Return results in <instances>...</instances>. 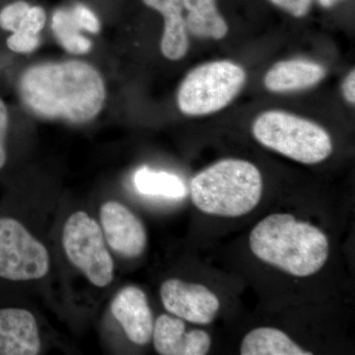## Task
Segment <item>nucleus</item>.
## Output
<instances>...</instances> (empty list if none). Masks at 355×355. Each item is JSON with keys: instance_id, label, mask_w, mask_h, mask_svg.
I'll return each instance as SVG.
<instances>
[{"instance_id": "obj_2", "label": "nucleus", "mask_w": 355, "mask_h": 355, "mask_svg": "<svg viewBox=\"0 0 355 355\" xmlns=\"http://www.w3.org/2000/svg\"><path fill=\"white\" fill-rule=\"evenodd\" d=\"M249 244L259 260L298 277L321 270L330 253L328 237L321 229L287 214H270L259 222Z\"/></svg>"}, {"instance_id": "obj_22", "label": "nucleus", "mask_w": 355, "mask_h": 355, "mask_svg": "<svg viewBox=\"0 0 355 355\" xmlns=\"http://www.w3.org/2000/svg\"><path fill=\"white\" fill-rule=\"evenodd\" d=\"M273 6L296 18L305 17L310 12L314 0H268Z\"/></svg>"}, {"instance_id": "obj_13", "label": "nucleus", "mask_w": 355, "mask_h": 355, "mask_svg": "<svg viewBox=\"0 0 355 355\" xmlns=\"http://www.w3.org/2000/svg\"><path fill=\"white\" fill-rule=\"evenodd\" d=\"M144 6L157 11L164 19L161 51L170 60H179L190 46L184 8L182 0H141Z\"/></svg>"}, {"instance_id": "obj_17", "label": "nucleus", "mask_w": 355, "mask_h": 355, "mask_svg": "<svg viewBox=\"0 0 355 355\" xmlns=\"http://www.w3.org/2000/svg\"><path fill=\"white\" fill-rule=\"evenodd\" d=\"M51 28L58 43L73 55H83L92 50V42L84 36L70 12L69 6L55 9L51 17Z\"/></svg>"}, {"instance_id": "obj_21", "label": "nucleus", "mask_w": 355, "mask_h": 355, "mask_svg": "<svg viewBox=\"0 0 355 355\" xmlns=\"http://www.w3.org/2000/svg\"><path fill=\"white\" fill-rule=\"evenodd\" d=\"M6 44L9 50L16 53H34L41 44V35L22 34V33H12L6 40Z\"/></svg>"}, {"instance_id": "obj_11", "label": "nucleus", "mask_w": 355, "mask_h": 355, "mask_svg": "<svg viewBox=\"0 0 355 355\" xmlns=\"http://www.w3.org/2000/svg\"><path fill=\"white\" fill-rule=\"evenodd\" d=\"M184 320L163 314L153 327V343L161 355H205L209 354L211 338L207 331H187Z\"/></svg>"}, {"instance_id": "obj_7", "label": "nucleus", "mask_w": 355, "mask_h": 355, "mask_svg": "<svg viewBox=\"0 0 355 355\" xmlns=\"http://www.w3.org/2000/svg\"><path fill=\"white\" fill-rule=\"evenodd\" d=\"M49 270L46 247L19 221L0 218V277L13 282L40 279Z\"/></svg>"}, {"instance_id": "obj_18", "label": "nucleus", "mask_w": 355, "mask_h": 355, "mask_svg": "<svg viewBox=\"0 0 355 355\" xmlns=\"http://www.w3.org/2000/svg\"><path fill=\"white\" fill-rule=\"evenodd\" d=\"M135 186L142 195L166 198H183L187 195L184 182L176 175L141 167L135 175Z\"/></svg>"}, {"instance_id": "obj_9", "label": "nucleus", "mask_w": 355, "mask_h": 355, "mask_svg": "<svg viewBox=\"0 0 355 355\" xmlns=\"http://www.w3.org/2000/svg\"><path fill=\"white\" fill-rule=\"evenodd\" d=\"M100 220L105 239L114 253L125 258H137L146 251V227L123 203L105 202L100 210Z\"/></svg>"}, {"instance_id": "obj_5", "label": "nucleus", "mask_w": 355, "mask_h": 355, "mask_svg": "<svg viewBox=\"0 0 355 355\" xmlns=\"http://www.w3.org/2000/svg\"><path fill=\"white\" fill-rule=\"evenodd\" d=\"M246 78L242 67L229 60L198 65L180 85L178 107L187 116L216 113L235 99Z\"/></svg>"}, {"instance_id": "obj_19", "label": "nucleus", "mask_w": 355, "mask_h": 355, "mask_svg": "<svg viewBox=\"0 0 355 355\" xmlns=\"http://www.w3.org/2000/svg\"><path fill=\"white\" fill-rule=\"evenodd\" d=\"M32 4L26 0H15L0 9V28L14 33L19 29Z\"/></svg>"}, {"instance_id": "obj_8", "label": "nucleus", "mask_w": 355, "mask_h": 355, "mask_svg": "<svg viewBox=\"0 0 355 355\" xmlns=\"http://www.w3.org/2000/svg\"><path fill=\"white\" fill-rule=\"evenodd\" d=\"M160 296L170 314L193 324L211 323L220 308L218 297L207 286L178 279L163 282Z\"/></svg>"}, {"instance_id": "obj_6", "label": "nucleus", "mask_w": 355, "mask_h": 355, "mask_svg": "<svg viewBox=\"0 0 355 355\" xmlns=\"http://www.w3.org/2000/svg\"><path fill=\"white\" fill-rule=\"evenodd\" d=\"M62 246L70 263L98 287L114 279L113 258L105 244L101 226L84 211H77L65 222Z\"/></svg>"}, {"instance_id": "obj_25", "label": "nucleus", "mask_w": 355, "mask_h": 355, "mask_svg": "<svg viewBox=\"0 0 355 355\" xmlns=\"http://www.w3.org/2000/svg\"><path fill=\"white\" fill-rule=\"evenodd\" d=\"M316 1L320 6L323 7V8L329 9L335 6L336 4H338V2L342 1V0H316Z\"/></svg>"}, {"instance_id": "obj_4", "label": "nucleus", "mask_w": 355, "mask_h": 355, "mask_svg": "<svg viewBox=\"0 0 355 355\" xmlns=\"http://www.w3.org/2000/svg\"><path fill=\"white\" fill-rule=\"evenodd\" d=\"M253 135L261 146L303 164L323 162L333 153L330 135L323 128L286 112L260 114L254 121Z\"/></svg>"}, {"instance_id": "obj_15", "label": "nucleus", "mask_w": 355, "mask_h": 355, "mask_svg": "<svg viewBox=\"0 0 355 355\" xmlns=\"http://www.w3.org/2000/svg\"><path fill=\"white\" fill-rule=\"evenodd\" d=\"M187 29L198 38L221 40L227 35L228 25L219 12L217 0H182Z\"/></svg>"}, {"instance_id": "obj_10", "label": "nucleus", "mask_w": 355, "mask_h": 355, "mask_svg": "<svg viewBox=\"0 0 355 355\" xmlns=\"http://www.w3.org/2000/svg\"><path fill=\"white\" fill-rule=\"evenodd\" d=\"M111 312L130 342L139 345L150 342L153 315L146 294L139 287L127 286L119 291L112 301Z\"/></svg>"}, {"instance_id": "obj_23", "label": "nucleus", "mask_w": 355, "mask_h": 355, "mask_svg": "<svg viewBox=\"0 0 355 355\" xmlns=\"http://www.w3.org/2000/svg\"><path fill=\"white\" fill-rule=\"evenodd\" d=\"M8 127V109H7L6 103L0 98V170L4 167L7 160L6 140Z\"/></svg>"}, {"instance_id": "obj_20", "label": "nucleus", "mask_w": 355, "mask_h": 355, "mask_svg": "<svg viewBox=\"0 0 355 355\" xmlns=\"http://www.w3.org/2000/svg\"><path fill=\"white\" fill-rule=\"evenodd\" d=\"M69 9L72 17L81 31L96 35L101 31V21L91 7L83 2H73L70 4Z\"/></svg>"}, {"instance_id": "obj_24", "label": "nucleus", "mask_w": 355, "mask_h": 355, "mask_svg": "<svg viewBox=\"0 0 355 355\" xmlns=\"http://www.w3.org/2000/svg\"><path fill=\"white\" fill-rule=\"evenodd\" d=\"M343 94H345V99L350 104H354L355 103V72L354 69H352L349 72V76L345 78V83L343 85Z\"/></svg>"}, {"instance_id": "obj_1", "label": "nucleus", "mask_w": 355, "mask_h": 355, "mask_svg": "<svg viewBox=\"0 0 355 355\" xmlns=\"http://www.w3.org/2000/svg\"><path fill=\"white\" fill-rule=\"evenodd\" d=\"M18 93L25 108L37 118L74 125L95 120L107 99L101 72L79 60L27 67L18 81Z\"/></svg>"}, {"instance_id": "obj_16", "label": "nucleus", "mask_w": 355, "mask_h": 355, "mask_svg": "<svg viewBox=\"0 0 355 355\" xmlns=\"http://www.w3.org/2000/svg\"><path fill=\"white\" fill-rule=\"evenodd\" d=\"M242 355H311L284 331L275 328H257L243 338Z\"/></svg>"}, {"instance_id": "obj_14", "label": "nucleus", "mask_w": 355, "mask_h": 355, "mask_svg": "<svg viewBox=\"0 0 355 355\" xmlns=\"http://www.w3.org/2000/svg\"><path fill=\"white\" fill-rule=\"evenodd\" d=\"M327 70L323 65L307 60L277 62L265 76L268 90L275 93L294 92L316 85L323 80Z\"/></svg>"}, {"instance_id": "obj_3", "label": "nucleus", "mask_w": 355, "mask_h": 355, "mask_svg": "<svg viewBox=\"0 0 355 355\" xmlns=\"http://www.w3.org/2000/svg\"><path fill=\"white\" fill-rule=\"evenodd\" d=\"M263 195L260 170L249 161L224 159L193 178L191 196L200 211L240 217L257 207Z\"/></svg>"}, {"instance_id": "obj_12", "label": "nucleus", "mask_w": 355, "mask_h": 355, "mask_svg": "<svg viewBox=\"0 0 355 355\" xmlns=\"http://www.w3.org/2000/svg\"><path fill=\"white\" fill-rule=\"evenodd\" d=\"M41 352L38 324L30 311L0 309V355H37Z\"/></svg>"}]
</instances>
